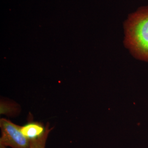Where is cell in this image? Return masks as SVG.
Masks as SVG:
<instances>
[{
    "instance_id": "2",
    "label": "cell",
    "mask_w": 148,
    "mask_h": 148,
    "mask_svg": "<svg viewBox=\"0 0 148 148\" xmlns=\"http://www.w3.org/2000/svg\"><path fill=\"white\" fill-rule=\"evenodd\" d=\"M0 148H30L31 142L21 130V126L5 119L0 120Z\"/></svg>"
},
{
    "instance_id": "1",
    "label": "cell",
    "mask_w": 148,
    "mask_h": 148,
    "mask_svg": "<svg viewBox=\"0 0 148 148\" xmlns=\"http://www.w3.org/2000/svg\"><path fill=\"white\" fill-rule=\"evenodd\" d=\"M123 27L125 47L135 58L148 62V6L130 14Z\"/></svg>"
},
{
    "instance_id": "4",
    "label": "cell",
    "mask_w": 148,
    "mask_h": 148,
    "mask_svg": "<svg viewBox=\"0 0 148 148\" xmlns=\"http://www.w3.org/2000/svg\"><path fill=\"white\" fill-rule=\"evenodd\" d=\"M0 106V112L1 115L13 116L19 111L18 106H16L15 103L9 101H1Z\"/></svg>"
},
{
    "instance_id": "5",
    "label": "cell",
    "mask_w": 148,
    "mask_h": 148,
    "mask_svg": "<svg viewBox=\"0 0 148 148\" xmlns=\"http://www.w3.org/2000/svg\"><path fill=\"white\" fill-rule=\"evenodd\" d=\"M52 128H50L49 125L48 126L47 130L45 134L38 139L36 140H33L30 141V148H46V144L48 136L49 133L51 132Z\"/></svg>"
},
{
    "instance_id": "3",
    "label": "cell",
    "mask_w": 148,
    "mask_h": 148,
    "mask_svg": "<svg viewBox=\"0 0 148 148\" xmlns=\"http://www.w3.org/2000/svg\"><path fill=\"white\" fill-rule=\"evenodd\" d=\"M49 124L45 126L42 123L29 121L25 125L21 126L23 134L30 141L36 140L42 137L47 130Z\"/></svg>"
}]
</instances>
